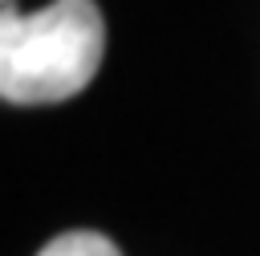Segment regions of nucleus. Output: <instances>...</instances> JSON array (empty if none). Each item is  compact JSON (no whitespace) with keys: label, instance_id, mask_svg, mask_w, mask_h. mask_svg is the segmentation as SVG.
<instances>
[{"label":"nucleus","instance_id":"f257e3e1","mask_svg":"<svg viewBox=\"0 0 260 256\" xmlns=\"http://www.w3.org/2000/svg\"><path fill=\"white\" fill-rule=\"evenodd\" d=\"M106 53V24L93 0H53L37 12L4 4L0 16V98L45 106L81 93Z\"/></svg>","mask_w":260,"mask_h":256},{"label":"nucleus","instance_id":"f03ea898","mask_svg":"<svg viewBox=\"0 0 260 256\" xmlns=\"http://www.w3.org/2000/svg\"><path fill=\"white\" fill-rule=\"evenodd\" d=\"M37 256H122L118 244L102 232H61Z\"/></svg>","mask_w":260,"mask_h":256}]
</instances>
